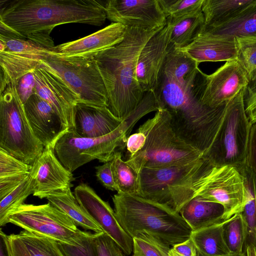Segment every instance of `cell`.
Masks as SVG:
<instances>
[{
	"instance_id": "cell-1",
	"label": "cell",
	"mask_w": 256,
	"mask_h": 256,
	"mask_svg": "<svg viewBox=\"0 0 256 256\" xmlns=\"http://www.w3.org/2000/svg\"><path fill=\"white\" fill-rule=\"evenodd\" d=\"M200 71L198 68L172 76L160 70L152 92L158 109L168 112L176 134L206 156L219 130L227 103L211 108L200 102Z\"/></svg>"
},
{
	"instance_id": "cell-2",
	"label": "cell",
	"mask_w": 256,
	"mask_h": 256,
	"mask_svg": "<svg viewBox=\"0 0 256 256\" xmlns=\"http://www.w3.org/2000/svg\"><path fill=\"white\" fill-rule=\"evenodd\" d=\"M104 2L96 0H16L1 8L0 22L18 35L48 49L57 26L81 23L96 26L106 19Z\"/></svg>"
},
{
	"instance_id": "cell-3",
	"label": "cell",
	"mask_w": 256,
	"mask_h": 256,
	"mask_svg": "<svg viewBox=\"0 0 256 256\" xmlns=\"http://www.w3.org/2000/svg\"><path fill=\"white\" fill-rule=\"evenodd\" d=\"M161 29L128 27L122 42L93 56L107 91L108 108L122 121L136 110L144 97L136 79L138 58L147 42Z\"/></svg>"
},
{
	"instance_id": "cell-4",
	"label": "cell",
	"mask_w": 256,
	"mask_h": 256,
	"mask_svg": "<svg viewBox=\"0 0 256 256\" xmlns=\"http://www.w3.org/2000/svg\"><path fill=\"white\" fill-rule=\"evenodd\" d=\"M112 200L118 222L132 238L145 233L172 246L190 238L191 228L180 214L164 204L118 192Z\"/></svg>"
},
{
	"instance_id": "cell-5",
	"label": "cell",
	"mask_w": 256,
	"mask_h": 256,
	"mask_svg": "<svg viewBox=\"0 0 256 256\" xmlns=\"http://www.w3.org/2000/svg\"><path fill=\"white\" fill-rule=\"evenodd\" d=\"M216 166L202 156L191 162L140 172L138 196L164 204L179 214L182 207L199 196Z\"/></svg>"
},
{
	"instance_id": "cell-6",
	"label": "cell",
	"mask_w": 256,
	"mask_h": 256,
	"mask_svg": "<svg viewBox=\"0 0 256 256\" xmlns=\"http://www.w3.org/2000/svg\"><path fill=\"white\" fill-rule=\"evenodd\" d=\"M158 110L154 98L146 94L136 110L122 120L116 130L106 136L82 138L71 130H68L56 142L54 148L55 154L72 172L94 160L104 163L110 162L116 152L126 147L127 138L138 121L146 114Z\"/></svg>"
},
{
	"instance_id": "cell-7",
	"label": "cell",
	"mask_w": 256,
	"mask_h": 256,
	"mask_svg": "<svg viewBox=\"0 0 256 256\" xmlns=\"http://www.w3.org/2000/svg\"><path fill=\"white\" fill-rule=\"evenodd\" d=\"M138 131L144 134V144L138 152L126 161L139 173L143 168L185 164L204 156L176 134L166 109H158Z\"/></svg>"
},
{
	"instance_id": "cell-8",
	"label": "cell",
	"mask_w": 256,
	"mask_h": 256,
	"mask_svg": "<svg viewBox=\"0 0 256 256\" xmlns=\"http://www.w3.org/2000/svg\"><path fill=\"white\" fill-rule=\"evenodd\" d=\"M0 148L30 165L44 150L29 124L14 84L0 93Z\"/></svg>"
},
{
	"instance_id": "cell-9",
	"label": "cell",
	"mask_w": 256,
	"mask_h": 256,
	"mask_svg": "<svg viewBox=\"0 0 256 256\" xmlns=\"http://www.w3.org/2000/svg\"><path fill=\"white\" fill-rule=\"evenodd\" d=\"M244 89L227 102L219 130L204 156L216 166L236 168L246 164L252 124L244 108Z\"/></svg>"
},
{
	"instance_id": "cell-10",
	"label": "cell",
	"mask_w": 256,
	"mask_h": 256,
	"mask_svg": "<svg viewBox=\"0 0 256 256\" xmlns=\"http://www.w3.org/2000/svg\"><path fill=\"white\" fill-rule=\"evenodd\" d=\"M40 64L60 77L80 102L108 107L107 91L93 57L51 55L42 60Z\"/></svg>"
},
{
	"instance_id": "cell-11",
	"label": "cell",
	"mask_w": 256,
	"mask_h": 256,
	"mask_svg": "<svg viewBox=\"0 0 256 256\" xmlns=\"http://www.w3.org/2000/svg\"><path fill=\"white\" fill-rule=\"evenodd\" d=\"M9 223L34 234L71 246H78L90 232L78 228L66 214L50 203L24 204L9 216Z\"/></svg>"
},
{
	"instance_id": "cell-12",
	"label": "cell",
	"mask_w": 256,
	"mask_h": 256,
	"mask_svg": "<svg viewBox=\"0 0 256 256\" xmlns=\"http://www.w3.org/2000/svg\"><path fill=\"white\" fill-rule=\"evenodd\" d=\"M56 55L46 48L28 39L16 36L0 34V93L9 84L34 70L41 61Z\"/></svg>"
},
{
	"instance_id": "cell-13",
	"label": "cell",
	"mask_w": 256,
	"mask_h": 256,
	"mask_svg": "<svg viewBox=\"0 0 256 256\" xmlns=\"http://www.w3.org/2000/svg\"><path fill=\"white\" fill-rule=\"evenodd\" d=\"M104 7L106 18L128 27L156 30L166 24L158 0H109Z\"/></svg>"
},
{
	"instance_id": "cell-14",
	"label": "cell",
	"mask_w": 256,
	"mask_h": 256,
	"mask_svg": "<svg viewBox=\"0 0 256 256\" xmlns=\"http://www.w3.org/2000/svg\"><path fill=\"white\" fill-rule=\"evenodd\" d=\"M199 196L222 204L228 219L242 210L244 198L243 176L234 166H215Z\"/></svg>"
},
{
	"instance_id": "cell-15",
	"label": "cell",
	"mask_w": 256,
	"mask_h": 256,
	"mask_svg": "<svg viewBox=\"0 0 256 256\" xmlns=\"http://www.w3.org/2000/svg\"><path fill=\"white\" fill-rule=\"evenodd\" d=\"M249 83L246 72L236 60L226 62L214 73L206 74L200 100L208 107H219L235 97Z\"/></svg>"
},
{
	"instance_id": "cell-16",
	"label": "cell",
	"mask_w": 256,
	"mask_h": 256,
	"mask_svg": "<svg viewBox=\"0 0 256 256\" xmlns=\"http://www.w3.org/2000/svg\"><path fill=\"white\" fill-rule=\"evenodd\" d=\"M74 194L78 202L111 237L126 255L133 251V240L118 222L114 210L88 184L76 186Z\"/></svg>"
},
{
	"instance_id": "cell-17",
	"label": "cell",
	"mask_w": 256,
	"mask_h": 256,
	"mask_svg": "<svg viewBox=\"0 0 256 256\" xmlns=\"http://www.w3.org/2000/svg\"><path fill=\"white\" fill-rule=\"evenodd\" d=\"M34 74L36 94L52 107L66 127L73 129L74 108L80 102L78 96L60 77L41 64Z\"/></svg>"
},
{
	"instance_id": "cell-18",
	"label": "cell",
	"mask_w": 256,
	"mask_h": 256,
	"mask_svg": "<svg viewBox=\"0 0 256 256\" xmlns=\"http://www.w3.org/2000/svg\"><path fill=\"white\" fill-rule=\"evenodd\" d=\"M32 166L30 174L35 196L46 198L51 194L72 186L73 174L58 158L54 148H44Z\"/></svg>"
},
{
	"instance_id": "cell-19",
	"label": "cell",
	"mask_w": 256,
	"mask_h": 256,
	"mask_svg": "<svg viewBox=\"0 0 256 256\" xmlns=\"http://www.w3.org/2000/svg\"><path fill=\"white\" fill-rule=\"evenodd\" d=\"M170 28L166 24L147 42L139 55L136 66V79L144 92L154 89L158 75L172 48Z\"/></svg>"
},
{
	"instance_id": "cell-20",
	"label": "cell",
	"mask_w": 256,
	"mask_h": 256,
	"mask_svg": "<svg viewBox=\"0 0 256 256\" xmlns=\"http://www.w3.org/2000/svg\"><path fill=\"white\" fill-rule=\"evenodd\" d=\"M24 107L32 130L44 148H54L56 142L69 128L52 107L37 94L31 96Z\"/></svg>"
},
{
	"instance_id": "cell-21",
	"label": "cell",
	"mask_w": 256,
	"mask_h": 256,
	"mask_svg": "<svg viewBox=\"0 0 256 256\" xmlns=\"http://www.w3.org/2000/svg\"><path fill=\"white\" fill-rule=\"evenodd\" d=\"M128 26L112 22L105 28L82 38L55 46L51 50L64 57L90 58L122 42Z\"/></svg>"
},
{
	"instance_id": "cell-22",
	"label": "cell",
	"mask_w": 256,
	"mask_h": 256,
	"mask_svg": "<svg viewBox=\"0 0 256 256\" xmlns=\"http://www.w3.org/2000/svg\"><path fill=\"white\" fill-rule=\"evenodd\" d=\"M122 122L107 107L79 102L74 108V128L71 130L80 137L98 138L114 131Z\"/></svg>"
},
{
	"instance_id": "cell-23",
	"label": "cell",
	"mask_w": 256,
	"mask_h": 256,
	"mask_svg": "<svg viewBox=\"0 0 256 256\" xmlns=\"http://www.w3.org/2000/svg\"><path fill=\"white\" fill-rule=\"evenodd\" d=\"M181 50L198 64L204 62H228L236 58L235 38L206 32H202L191 44Z\"/></svg>"
},
{
	"instance_id": "cell-24",
	"label": "cell",
	"mask_w": 256,
	"mask_h": 256,
	"mask_svg": "<svg viewBox=\"0 0 256 256\" xmlns=\"http://www.w3.org/2000/svg\"><path fill=\"white\" fill-rule=\"evenodd\" d=\"M179 214L192 231L221 224L228 220L226 210L222 204L200 196L194 198L186 203Z\"/></svg>"
},
{
	"instance_id": "cell-25",
	"label": "cell",
	"mask_w": 256,
	"mask_h": 256,
	"mask_svg": "<svg viewBox=\"0 0 256 256\" xmlns=\"http://www.w3.org/2000/svg\"><path fill=\"white\" fill-rule=\"evenodd\" d=\"M46 198L48 202L66 214L77 226L94 233L104 232L99 224L78 202L70 188L51 194Z\"/></svg>"
},
{
	"instance_id": "cell-26",
	"label": "cell",
	"mask_w": 256,
	"mask_h": 256,
	"mask_svg": "<svg viewBox=\"0 0 256 256\" xmlns=\"http://www.w3.org/2000/svg\"><path fill=\"white\" fill-rule=\"evenodd\" d=\"M202 32L226 37L256 35V0L230 20L204 27Z\"/></svg>"
},
{
	"instance_id": "cell-27",
	"label": "cell",
	"mask_w": 256,
	"mask_h": 256,
	"mask_svg": "<svg viewBox=\"0 0 256 256\" xmlns=\"http://www.w3.org/2000/svg\"><path fill=\"white\" fill-rule=\"evenodd\" d=\"M170 28V42L174 48H184L191 44L202 32L205 25L202 12L185 16L166 18Z\"/></svg>"
},
{
	"instance_id": "cell-28",
	"label": "cell",
	"mask_w": 256,
	"mask_h": 256,
	"mask_svg": "<svg viewBox=\"0 0 256 256\" xmlns=\"http://www.w3.org/2000/svg\"><path fill=\"white\" fill-rule=\"evenodd\" d=\"M243 176L244 198L240 212L246 227L244 248L253 246L256 249V188L252 172L247 165L236 168Z\"/></svg>"
},
{
	"instance_id": "cell-29",
	"label": "cell",
	"mask_w": 256,
	"mask_h": 256,
	"mask_svg": "<svg viewBox=\"0 0 256 256\" xmlns=\"http://www.w3.org/2000/svg\"><path fill=\"white\" fill-rule=\"evenodd\" d=\"M7 236L27 256H66L60 242L52 238L25 230Z\"/></svg>"
},
{
	"instance_id": "cell-30",
	"label": "cell",
	"mask_w": 256,
	"mask_h": 256,
	"mask_svg": "<svg viewBox=\"0 0 256 256\" xmlns=\"http://www.w3.org/2000/svg\"><path fill=\"white\" fill-rule=\"evenodd\" d=\"M255 0H204L202 12L204 27L224 22L240 12Z\"/></svg>"
},
{
	"instance_id": "cell-31",
	"label": "cell",
	"mask_w": 256,
	"mask_h": 256,
	"mask_svg": "<svg viewBox=\"0 0 256 256\" xmlns=\"http://www.w3.org/2000/svg\"><path fill=\"white\" fill-rule=\"evenodd\" d=\"M221 224L192 232L190 238L198 252L206 256L231 254L224 240Z\"/></svg>"
},
{
	"instance_id": "cell-32",
	"label": "cell",
	"mask_w": 256,
	"mask_h": 256,
	"mask_svg": "<svg viewBox=\"0 0 256 256\" xmlns=\"http://www.w3.org/2000/svg\"><path fill=\"white\" fill-rule=\"evenodd\" d=\"M111 161L117 192L139 195L140 173L126 160H122L120 151L115 153Z\"/></svg>"
},
{
	"instance_id": "cell-33",
	"label": "cell",
	"mask_w": 256,
	"mask_h": 256,
	"mask_svg": "<svg viewBox=\"0 0 256 256\" xmlns=\"http://www.w3.org/2000/svg\"><path fill=\"white\" fill-rule=\"evenodd\" d=\"M33 194V180L30 173L18 187L0 200V226H3L9 223L10 215Z\"/></svg>"
},
{
	"instance_id": "cell-34",
	"label": "cell",
	"mask_w": 256,
	"mask_h": 256,
	"mask_svg": "<svg viewBox=\"0 0 256 256\" xmlns=\"http://www.w3.org/2000/svg\"><path fill=\"white\" fill-rule=\"evenodd\" d=\"M224 240L232 254L244 252L243 248L246 236V227L240 213L232 216L222 224Z\"/></svg>"
},
{
	"instance_id": "cell-35",
	"label": "cell",
	"mask_w": 256,
	"mask_h": 256,
	"mask_svg": "<svg viewBox=\"0 0 256 256\" xmlns=\"http://www.w3.org/2000/svg\"><path fill=\"white\" fill-rule=\"evenodd\" d=\"M236 60L246 72L250 83L256 82V35L235 37Z\"/></svg>"
},
{
	"instance_id": "cell-36",
	"label": "cell",
	"mask_w": 256,
	"mask_h": 256,
	"mask_svg": "<svg viewBox=\"0 0 256 256\" xmlns=\"http://www.w3.org/2000/svg\"><path fill=\"white\" fill-rule=\"evenodd\" d=\"M132 240L134 256H169L170 246L151 235L142 233Z\"/></svg>"
},
{
	"instance_id": "cell-37",
	"label": "cell",
	"mask_w": 256,
	"mask_h": 256,
	"mask_svg": "<svg viewBox=\"0 0 256 256\" xmlns=\"http://www.w3.org/2000/svg\"><path fill=\"white\" fill-rule=\"evenodd\" d=\"M166 18H178L202 12L204 0H158Z\"/></svg>"
},
{
	"instance_id": "cell-38",
	"label": "cell",
	"mask_w": 256,
	"mask_h": 256,
	"mask_svg": "<svg viewBox=\"0 0 256 256\" xmlns=\"http://www.w3.org/2000/svg\"><path fill=\"white\" fill-rule=\"evenodd\" d=\"M32 167L0 148V178L30 174Z\"/></svg>"
},
{
	"instance_id": "cell-39",
	"label": "cell",
	"mask_w": 256,
	"mask_h": 256,
	"mask_svg": "<svg viewBox=\"0 0 256 256\" xmlns=\"http://www.w3.org/2000/svg\"><path fill=\"white\" fill-rule=\"evenodd\" d=\"M96 256H126L122 249L105 232L94 233Z\"/></svg>"
},
{
	"instance_id": "cell-40",
	"label": "cell",
	"mask_w": 256,
	"mask_h": 256,
	"mask_svg": "<svg viewBox=\"0 0 256 256\" xmlns=\"http://www.w3.org/2000/svg\"><path fill=\"white\" fill-rule=\"evenodd\" d=\"M94 236V234L90 232L76 246L60 244L66 256H96Z\"/></svg>"
},
{
	"instance_id": "cell-41",
	"label": "cell",
	"mask_w": 256,
	"mask_h": 256,
	"mask_svg": "<svg viewBox=\"0 0 256 256\" xmlns=\"http://www.w3.org/2000/svg\"><path fill=\"white\" fill-rule=\"evenodd\" d=\"M34 71H31L19 78L14 84L16 92L24 104L36 92V82Z\"/></svg>"
},
{
	"instance_id": "cell-42",
	"label": "cell",
	"mask_w": 256,
	"mask_h": 256,
	"mask_svg": "<svg viewBox=\"0 0 256 256\" xmlns=\"http://www.w3.org/2000/svg\"><path fill=\"white\" fill-rule=\"evenodd\" d=\"M244 108L250 122L256 123V82L249 83L244 96Z\"/></svg>"
},
{
	"instance_id": "cell-43",
	"label": "cell",
	"mask_w": 256,
	"mask_h": 256,
	"mask_svg": "<svg viewBox=\"0 0 256 256\" xmlns=\"http://www.w3.org/2000/svg\"><path fill=\"white\" fill-rule=\"evenodd\" d=\"M104 163L95 168L97 179L107 189L118 191L112 168V161Z\"/></svg>"
},
{
	"instance_id": "cell-44",
	"label": "cell",
	"mask_w": 256,
	"mask_h": 256,
	"mask_svg": "<svg viewBox=\"0 0 256 256\" xmlns=\"http://www.w3.org/2000/svg\"><path fill=\"white\" fill-rule=\"evenodd\" d=\"M246 164L252 172L256 188V123L250 129Z\"/></svg>"
},
{
	"instance_id": "cell-45",
	"label": "cell",
	"mask_w": 256,
	"mask_h": 256,
	"mask_svg": "<svg viewBox=\"0 0 256 256\" xmlns=\"http://www.w3.org/2000/svg\"><path fill=\"white\" fill-rule=\"evenodd\" d=\"M30 173L0 178V200L18 187L29 176Z\"/></svg>"
},
{
	"instance_id": "cell-46",
	"label": "cell",
	"mask_w": 256,
	"mask_h": 256,
	"mask_svg": "<svg viewBox=\"0 0 256 256\" xmlns=\"http://www.w3.org/2000/svg\"><path fill=\"white\" fill-rule=\"evenodd\" d=\"M145 140L144 134L138 131L128 136L126 146L127 159L132 157L141 150L144 144Z\"/></svg>"
},
{
	"instance_id": "cell-47",
	"label": "cell",
	"mask_w": 256,
	"mask_h": 256,
	"mask_svg": "<svg viewBox=\"0 0 256 256\" xmlns=\"http://www.w3.org/2000/svg\"><path fill=\"white\" fill-rule=\"evenodd\" d=\"M246 256H256V249L253 246H248L244 248Z\"/></svg>"
},
{
	"instance_id": "cell-48",
	"label": "cell",
	"mask_w": 256,
	"mask_h": 256,
	"mask_svg": "<svg viewBox=\"0 0 256 256\" xmlns=\"http://www.w3.org/2000/svg\"><path fill=\"white\" fill-rule=\"evenodd\" d=\"M169 256H197L196 254H180L178 252H176L172 248H171L170 253H169Z\"/></svg>"
},
{
	"instance_id": "cell-49",
	"label": "cell",
	"mask_w": 256,
	"mask_h": 256,
	"mask_svg": "<svg viewBox=\"0 0 256 256\" xmlns=\"http://www.w3.org/2000/svg\"><path fill=\"white\" fill-rule=\"evenodd\" d=\"M0 256H8L1 239H0Z\"/></svg>"
},
{
	"instance_id": "cell-50",
	"label": "cell",
	"mask_w": 256,
	"mask_h": 256,
	"mask_svg": "<svg viewBox=\"0 0 256 256\" xmlns=\"http://www.w3.org/2000/svg\"><path fill=\"white\" fill-rule=\"evenodd\" d=\"M197 256H206L200 253L199 252H198L197 251ZM226 256H246V255H245V253L244 252L240 253V254H230L229 255Z\"/></svg>"
},
{
	"instance_id": "cell-51",
	"label": "cell",
	"mask_w": 256,
	"mask_h": 256,
	"mask_svg": "<svg viewBox=\"0 0 256 256\" xmlns=\"http://www.w3.org/2000/svg\"></svg>"
}]
</instances>
